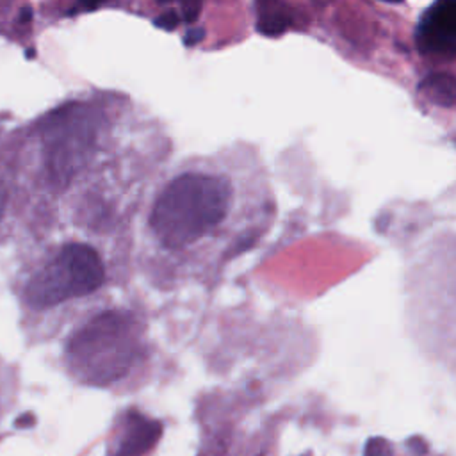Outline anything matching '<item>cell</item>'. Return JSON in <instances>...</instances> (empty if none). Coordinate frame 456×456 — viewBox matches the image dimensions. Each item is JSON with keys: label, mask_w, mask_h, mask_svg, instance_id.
I'll use <instances>...</instances> for the list:
<instances>
[{"label": "cell", "mask_w": 456, "mask_h": 456, "mask_svg": "<svg viewBox=\"0 0 456 456\" xmlns=\"http://www.w3.org/2000/svg\"><path fill=\"white\" fill-rule=\"evenodd\" d=\"M169 150L160 121L116 91L77 93L21 123L14 160L20 248L77 233L132 249L135 219Z\"/></svg>", "instance_id": "cell-1"}, {"label": "cell", "mask_w": 456, "mask_h": 456, "mask_svg": "<svg viewBox=\"0 0 456 456\" xmlns=\"http://www.w3.org/2000/svg\"><path fill=\"white\" fill-rule=\"evenodd\" d=\"M265 203L251 196L235 146L167 166L134 226L132 265L160 292L214 287L262 232Z\"/></svg>", "instance_id": "cell-2"}, {"label": "cell", "mask_w": 456, "mask_h": 456, "mask_svg": "<svg viewBox=\"0 0 456 456\" xmlns=\"http://www.w3.org/2000/svg\"><path fill=\"white\" fill-rule=\"evenodd\" d=\"M130 265V248L77 233L21 246L11 290L23 335L52 338L109 306Z\"/></svg>", "instance_id": "cell-3"}, {"label": "cell", "mask_w": 456, "mask_h": 456, "mask_svg": "<svg viewBox=\"0 0 456 456\" xmlns=\"http://www.w3.org/2000/svg\"><path fill=\"white\" fill-rule=\"evenodd\" d=\"M419 91L435 105H456V77L449 73H429L419 86Z\"/></svg>", "instance_id": "cell-4"}, {"label": "cell", "mask_w": 456, "mask_h": 456, "mask_svg": "<svg viewBox=\"0 0 456 456\" xmlns=\"http://www.w3.org/2000/svg\"><path fill=\"white\" fill-rule=\"evenodd\" d=\"M428 28L438 37H456V2H442L431 12Z\"/></svg>", "instance_id": "cell-5"}, {"label": "cell", "mask_w": 456, "mask_h": 456, "mask_svg": "<svg viewBox=\"0 0 456 456\" xmlns=\"http://www.w3.org/2000/svg\"><path fill=\"white\" fill-rule=\"evenodd\" d=\"M128 440L125 445V451L128 452H135V451H142L144 447H148V444H151V436H157V431H151V424H142L134 428L128 433Z\"/></svg>", "instance_id": "cell-6"}, {"label": "cell", "mask_w": 456, "mask_h": 456, "mask_svg": "<svg viewBox=\"0 0 456 456\" xmlns=\"http://www.w3.org/2000/svg\"><path fill=\"white\" fill-rule=\"evenodd\" d=\"M363 456H392L390 444H388L385 438H381V436L370 438V440L365 444Z\"/></svg>", "instance_id": "cell-7"}]
</instances>
